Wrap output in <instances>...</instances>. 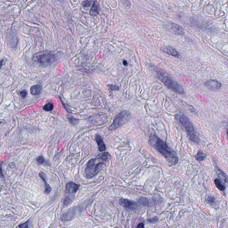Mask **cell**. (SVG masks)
<instances>
[{
  "label": "cell",
  "instance_id": "1",
  "mask_svg": "<svg viewBox=\"0 0 228 228\" xmlns=\"http://www.w3.org/2000/svg\"><path fill=\"white\" fill-rule=\"evenodd\" d=\"M149 143L158 152L161 153L170 164L175 165L178 163V158L176 152L171 150L165 141L158 136L156 135H151Z\"/></svg>",
  "mask_w": 228,
  "mask_h": 228
},
{
  "label": "cell",
  "instance_id": "2",
  "mask_svg": "<svg viewBox=\"0 0 228 228\" xmlns=\"http://www.w3.org/2000/svg\"><path fill=\"white\" fill-rule=\"evenodd\" d=\"M175 118L179 125L186 131L189 139L192 142L198 144L200 141L198 134L190 119L186 115L180 113L176 114Z\"/></svg>",
  "mask_w": 228,
  "mask_h": 228
},
{
  "label": "cell",
  "instance_id": "3",
  "mask_svg": "<svg viewBox=\"0 0 228 228\" xmlns=\"http://www.w3.org/2000/svg\"><path fill=\"white\" fill-rule=\"evenodd\" d=\"M156 74L158 79L169 89L172 90L177 93L183 94L185 93L182 86L173 79L172 78L168 76L165 73L158 70L156 72Z\"/></svg>",
  "mask_w": 228,
  "mask_h": 228
},
{
  "label": "cell",
  "instance_id": "4",
  "mask_svg": "<svg viewBox=\"0 0 228 228\" xmlns=\"http://www.w3.org/2000/svg\"><path fill=\"white\" fill-rule=\"evenodd\" d=\"M97 158H95L89 160L87 162L85 169L86 175L87 178L89 179L94 177L104 168V163L103 162L97 163Z\"/></svg>",
  "mask_w": 228,
  "mask_h": 228
},
{
  "label": "cell",
  "instance_id": "5",
  "mask_svg": "<svg viewBox=\"0 0 228 228\" xmlns=\"http://www.w3.org/2000/svg\"><path fill=\"white\" fill-rule=\"evenodd\" d=\"M131 115V113L128 110H124L121 111L114 118L113 123L110 125L109 129L111 131H114L121 127L129 120Z\"/></svg>",
  "mask_w": 228,
  "mask_h": 228
},
{
  "label": "cell",
  "instance_id": "6",
  "mask_svg": "<svg viewBox=\"0 0 228 228\" xmlns=\"http://www.w3.org/2000/svg\"><path fill=\"white\" fill-rule=\"evenodd\" d=\"M38 62L43 66L50 65L56 60L55 55L51 53H47L39 55L37 58Z\"/></svg>",
  "mask_w": 228,
  "mask_h": 228
},
{
  "label": "cell",
  "instance_id": "7",
  "mask_svg": "<svg viewBox=\"0 0 228 228\" xmlns=\"http://www.w3.org/2000/svg\"><path fill=\"white\" fill-rule=\"evenodd\" d=\"M89 121L93 125H101L105 124L108 121V117L106 114L100 113L90 117Z\"/></svg>",
  "mask_w": 228,
  "mask_h": 228
},
{
  "label": "cell",
  "instance_id": "8",
  "mask_svg": "<svg viewBox=\"0 0 228 228\" xmlns=\"http://www.w3.org/2000/svg\"><path fill=\"white\" fill-rule=\"evenodd\" d=\"M119 203L120 206L124 208H128L130 210H135L137 209L139 206L135 202L128 199L121 198L119 199Z\"/></svg>",
  "mask_w": 228,
  "mask_h": 228
},
{
  "label": "cell",
  "instance_id": "9",
  "mask_svg": "<svg viewBox=\"0 0 228 228\" xmlns=\"http://www.w3.org/2000/svg\"><path fill=\"white\" fill-rule=\"evenodd\" d=\"M205 85L207 88L213 90H217L221 87V83L216 80H209L205 82Z\"/></svg>",
  "mask_w": 228,
  "mask_h": 228
},
{
  "label": "cell",
  "instance_id": "10",
  "mask_svg": "<svg viewBox=\"0 0 228 228\" xmlns=\"http://www.w3.org/2000/svg\"><path fill=\"white\" fill-rule=\"evenodd\" d=\"M162 52L169 55L173 56L176 57H179L180 56L179 52L175 48L170 46H165L161 49Z\"/></svg>",
  "mask_w": 228,
  "mask_h": 228
},
{
  "label": "cell",
  "instance_id": "11",
  "mask_svg": "<svg viewBox=\"0 0 228 228\" xmlns=\"http://www.w3.org/2000/svg\"><path fill=\"white\" fill-rule=\"evenodd\" d=\"M80 185L76 184L73 182H70L66 184V191L68 194H74L78 190Z\"/></svg>",
  "mask_w": 228,
  "mask_h": 228
},
{
  "label": "cell",
  "instance_id": "12",
  "mask_svg": "<svg viewBox=\"0 0 228 228\" xmlns=\"http://www.w3.org/2000/svg\"><path fill=\"white\" fill-rule=\"evenodd\" d=\"M95 140H96L98 149L100 152H103L106 150V145L104 144V141L101 136L99 135H97L95 137Z\"/></svg>",
  "mask_w": 228,
  "mask_h": 228
},
{
  "label": "cell",
  "instance_id": "13",
  "mask_svg": "<svg viewBox=\"0 0 228 228\" xmlns=\"http://www.w3.org/2000/svg\"><path fill=\"white\" fill-rule=\"evenodd\" d=\"M171 29L173 33L176 34L183 35L184 34V30L182 27L174 23H171Z\"/></svg>",
  "mask_w": 228,
  "mask_h": 228
},
{
  "label": "cell",
  "instance_id": "14",
  "mask_svg": "<svg viewBox=\"0 0 228 228\" xmlns=\"http://www.w3.org/2000/svg\"><path fill=\"white\" fill-rule=\"evenodd\" d=\"M39 176L40 177V178L42 179L43 181L44 182L45 186V192L46 194H49L51 191V188L49 185L47 183V182L46 176V174L43 172H41L39 174Z\"/></svg>",
  "mask_w": 228,
  "mask_h": 228
},
{
  "label": "cell",
  "instance_id": "15",
  "mask_svg": "<svg viewBox=\"0 0 228 228\" xmlns=\"http://www.w3.org/2000/svg\"><path fill=\"white\" fill-rule=\"evenodd\" d=\"M99 13V6L96 1L94 2L92 7L90 10V14L92 16H95Z\"/></svg>",
  "mask_w": 228,
  "mask_h": 228
},
{
  "label": "cell",
  "instance_id": "16",
  "mask_svg": "<svg viewBox=\"0 0 228 228\" xmlns=\"http://www.w3.org/2000/svg\"><path fill=\"white\" fill-rule=\"evenodd\" d=\"M216 169H217V173L218 177L220 178V179H221V181L224 183H227L228 181L227 178L225 173L222 170L219 169L218 167H217Z\"/></svg>",
  "mask_w": 228,
  "mask_h": 228
},
{
  "label": "cell",
  "instance_id": "17",
  "mask_svg": "<svg viewBox=\"0 0 228 228\" xmlns=\"http://www.w3.org/2000/svg\"><path fill=\"white\" fill-rule=\"evenodd\" d=\"M110 157H111V156L108 152H104L98 154L96 157L99 160H102L103 161H106L109 160Z\"/></svg>",
  "mask_w": 228,
  "mask_h": 228
},
{
  "label": "cell",
  "instance_id": "18",
  "mask_svg": "<svg viewBox=\"0 0 228 228\" xmlns=\"http://www.w3.org/2000/svg\"><path fill=\"white\" fill-rule=\"evenodd\" d=\"M42 90V87L40 85H34L30 88V92L33 95H37L41 93Z\"/></svg>",
  "mask_w": 228,
  "mask_h": 228
},
{
  "label": "cell",
  "instance_id": "19",
  "mask_svg": "<svg viewBox=\"0 0 228 228\" xmlns=\"http://www.w3.org/2000/svg\"><path fill=\"white\" fill-rule=\"evenodd\" d=\"M139 204L144 206H150V201L148 198L144 197H140L137 201Z\"/></svg>",
  "mask_w": 228,
  "mask_h": 228
},
{
  "label": "cell",
  "instance_id": "20",
  "mask_svg": "<svg viewBox=\"0 0 228 228\" xmlns=\"http://www.w3.org/2000/svg\"><path fill=\"white\" fill-rule=\"evenodd\" d=\"M206 155L204 154V152L202 151H199L197 153V154L195 155V158L197 161H203L206 158Z\"/></svg>",
  "mask_w": 228,
  "mask_h": 228
},
{
  "label": "cell",
  "instance_id": "21",
  "mask_svg": "<svg viewBox=\"0 0 228 228\" xmlns=\"http://www.w3.org/2000/svg\"><path fill=\"white\" fill-rule=\"evenodd\" d=\"M214 183L217 188L221 191H223L226 190V187L222 184V182L219 179H215L214 180Z\"/></svg>",
  "mask_w": 228,
  "mask_h": 228
},
{
  "label": "cell",
  "instance_id": "22",
  "mask_svg": "<svg viewBox=\"0 0 228 228\" xmlns=\"http://www.w3.org/2000/svg\"><path fill=\"white\" fill-rule=\"evenodd\" d=\"M54 105L52 102H49L46 103L44 106H43V109L45 111H50L53 109Z\"/></svg>",
  "mask_w": 228,
  "mask_h": 228
},
{
  "label": "cell",
  "instance_id": "23",
  "mask_svg": "<svg viewBox=\"0 0 228 228\" xmlns=\"http://www.w3.org/2000/svg\"><path fill=\"white\" fill-rule=\"evenodd\" d=\"M36 161L38 163L40 164H46V161L43 156H39L37 158Z\"/></svg>",
  "mask_w": 228,
  "mask_h": 228
},
{
  "label": "cell",
  "instance_id": "24",
  "mask_svg": "<svg viewBox=\"0 0 228 228\" xmlns=\"http://www.w3.org/2000/svg\"><path fill=\"white\" fill-rule=\"evenodd\" d=\"M108 88L111 91H114V90H119V87L115 85L110 84L108 85Z\"/></svg>",
  "mask_w": 228,
  "mask_h": 228
},
{
  "label": "cell",
  "instance_id": "25",
  "mask_svg": "<svg viewBox=\"0 0 228 228\" xmlns=\"http://www.w3.org/2000/svg\"><path fill=\"white\" fill-rule=\"evenodd\" d=\"M206 199L208 202H210L214 203L215 201V198L214 196H212L210 195H208L206 197Z\"/></svg>",
  "mask_w": 228,
  "mask_h": 228
},
{
  "label": "cell",
  "instance_id": "26",
  "mask_svg": "<svg viewBox=\"0 0 228 228\" xmlns=\"http://www.w3.org/2000/svg\"><path fill=\"white\" fill-rule=\"evenodd\" d=\"M91 1H85L82 2V5L84 7H89L91 5Z\"/></svg>",
  "mask_w": 228,
  "mask_h": 228
},
{
  "label": "cell",
  "instance_id": "27",
  "mask_svg": "<svg viewBox=\"0 0 228 228\" xmlns=\"http://www.w3.org/2000/svg\"><path fill=\"white\" fill-rule=\"evenodd\" d=\"M29 221H28L27 222L24 223L20 224L18 226V227L19 228H28L29 227Z\"/></svg>",
  "mask_w": 228,
  "mask_h": 228
},
{
  "label": "cell",
  "instance_id": "28",
  "mask_svg": "<svg viewBox=\"0 0 228 228\" xmlns=\"http://www.w3.org/2000/svg\"><path fill=\"white\" fill-rule=\"evenodd\" d=\"M21 96L22 98H25L27 94V92L26 91V90H23L21 91L20 93Z\"/></svg>",
  "mask_w": 228,
  "mask_h": 228
},
{
  "label": "cell",
  "instance_id": "29",
  "mask_svg": "<svg viewBox=\"0 0 228 228\" xmlns=\"http://www.w3.org/2000/svg\"><path fill=\"white\" fill-rule=\"evenodd\" d=\"M70 202H71L70 199L69 198H66L65 199L64 201V204L65 205H66V206L68 205L69 204Z\"/></svg>",
  "mask_w": 228,
  "mask_h": 228
},
{
  "label": "cell",
  "instance_id": "30",
  "mask_svg": "<svg viewBox=\"0 0 228 228\" xmlns=\"http://www.w3.org/2000/svg\"><path fill=\"white\" fill-rule=\"evenodd\" d=\"M70 122H71V123H72V124H76L78 122V120H77L76 119H74V118H70Z\"/></svg>",
  "mask_w": 228,
  "mask_h": 228
},
{
  "label": "cell",
  "instance_id": "31",
  "mask_svg": "<svg viewBox=\"0 0 228 228\" xmlns=\"http://www.w3.org/2000/svg\"><path fill=\"white\" fill-rule=\"evenodd\" d=\"M158 220V218H153L151 219H149L148 220V222H150L151 223L154 222H156L157 220Z\"/></svg>",
  "mask_w": 228,
  "mask_h": 228
},
{
  "label": "cell",
  "instance_id": "32",
  "mask_svg": "<svg viewBox=\"0 0 228 228\" xmlns=\"http://www.w3.org/2000/svg\"><path fill=\"white\" fill-rule=\"evenodd\" d=\"M137 228H144V224L143 223H140L138 224V226H137Z\"/></svg>",
  "mask_w": 228,
  "mask_h": 228
},
{
  "label": "cell",
  "instance_id": "33",
  "mask_svg": "<svg viewBox=\"0 0 228 228\" xmlns=\"http://www.w3.org/2000/svg\"><path fill=\"white\" fill-rule=\"evenodd\" d=\"M122 63H123V65L124 66H127V65H128V63H127V62L126 60H123L122 61Z\"/></svg>",
  "mask_w": 228,
  "mask_h": 228
},
{
  "label": "cell",
  "instance_id": "34",
  "mask_svg": "<svg viewBox=\"0 0 228 228\" xmlns=\"http://www.w3.org/2000/svg\"><path fill=\"white\" fill-rule=\"evenodd\" d=\"M227 135H228V129L227 131Z\"/></svg>",
  "mask_w": 228,
  "mask_h": 228
}]
</instances>
